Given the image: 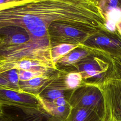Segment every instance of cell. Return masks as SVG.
<instances>
[{
  "instance_id": "cell-1",
  "label": "cell",
  "mask_w": 121,
  "mask_h": 121,
  "mask_svg": "<svg viewBox=\"0 0 121 121\" xmlns=\"http://www.w3.org/2000/svg\"><path fill=\"white\" fill-rule=\"evenodd\" d=\"M65 20L64 7L59 0H6L0 4V76L11 69L18 70L19 63L24 60L13 38L26 33L56 41L50 29Z\"/></svg>"
},
{
  "instance_id": "cell-2",
  "label": "cell",
  "mask_w": 121,
  "mask_h": 121,
  "mask_svg": "<svg viewBox=\"0 0 121 121\" xmlns=\"http://www.w3.org/2000/svg\"><path fill=\"white\" fill-rule=\"evenodd\" d=\"M113 57L110 58V72L95 83L104 99L107 121H121V58Z\"/></svg>"
},
{
  "instance_id": "cell-3",
  "label": "cell",
  "mask_w": 121,
  "mask_h": 121,
  "mask_svg": "<svg viewBox=\"0 0 121 121\" xmlns=\"http://www.w3.org/2000/svg\"><path fill=\"white\" fill-rule=\"evenodd\" d=\"M84 89L73 94L69 99L72 108L89 109L107 121V112L103 95L94 82L85 83Z\"/></svg>"
},
{
  "instance_id": "cell-4",
  "label": "cell",
  "mask_w": 121,
  "mask_h": 121,
  "mask_svg": "<svg viewBox=\"0 0 121 121\" xmlns=\"http://www.w3.org/2000/svg\"><path fill=\"white\" fill-rule=\"evenodd\" d=\"M37 95L21 93L11 89L0 87V107H12L31 111H43Z\"/></svg>"
},
{
  "instance_id": "cell-5",
  "label": "cell",
  "mask_w": 121,
  "mask_h": 121,
  "mask_svg": "<svg viewBox=\"0 0 121 121\" xmlns=\"http://www.w3.org/2000/svg\"><path fill=\"white\" fill-rule=\"evenodd\" d=\"M1 121H61L43 111H31L12 107H2Z\"/></svg>"
},
{
  "instance_id": "cell-6",
  "label": "cell",
  "mask_w": 121,
  "mask_h": 121,
  "mask_svg": "<svg viewBox=\"0 0 121 121\" xmlns=\"http://www.w3.org/2000/svg\"><path fill=\"white\" fill-rule=\"evenodd\" d=\"M109 64L100 58L95 57L92 59L89 57L80 64L79 72L83 78L95 77L102 78L104 73L108 69Z\"/></svg>"
},
{
  "instance_id": "cell-7",
  "label": "cell",
  "mask_w": 121,
  "mask_h": 121,
  "mask_svg": "<svg viewBox=\"0 0 121 121\" xmlns=\"http://www.w3.org/2000/svg\"><path fill=\"white\" fill-rule=\"evenodd\" d=\"M64 121H104L94 111L84 108H72Z\"/></svg>"
},
{
  "instance_id": "cell-8",
  "label": "cell",
  "mask_w": 121,
  "mask_h": 121,
  "mask_svg": "<svg viewBox=\"0 0 121 121\" xmlns=\"http://www.w3.org/2000/svg\"><path fill=\"white\" fill-rule=\"evenodd\" d=\"M89 47V49L81 50L76 51L62 57L60 62L65 65H69L75 63L82 59L86 58L88 55L91 54V52H94V48Z\"/></svg>"
},
{
  "instance_id": "cell-9",
  "label": "cell",
  "mask_w": 121,
  "mask_h": 121,
  "mask_svg": "<svg viewBox=\"0 0 121 121\" xmlns=\"http://www.w3.org/2000/svg\"><path fill=\"white\" fill-rule=\"evenodd\" d=\"M83 46L68 43H60L55 46L52 51V57L54 63L56 65L57 62L60 59L63 57L64 55L68 54L74 49Z\"/></svg>"
},
{
  "instance_id": "cell-10",
  "label": "cell",
  "mask_w": 121,
  "mask_h": 121,
  "mask_svg": "<svg viewBox=\"0 0 121 121\" xmlns=\"http://www.w3.org/2000/svg\"><path fill=\"white\" fill-rule=\"evenodd\" d=\"M97 35H95V37H92L94 39L91 40L92 42L95 45L98 46L121 49V42L119 40L112 39L104 35H101L100 34L98 35V36Z\"/></svg>"
},
{
  "instance_id": "cell-11",
  "label": "cell",
  "mask_w": 121,
  "mask_h": 121,
  "mask_svg": "<svg viewBox=\"0 0 121 121\" xmlns=\"http://www.w3.org/2000/svg\"><path fill=\"white\" fill-rule=\"evenodd\" d=\"M82 76L80 72H71L66 76L65 83L70 89H74L78 87L81 83Z\"/></svg>"
},
{
  "instance_id": "cell-12",
  "label": "cell",
  "mask_w": 121,
  "mask_h": 121,
  "mask_svg": "<svg viewBox=\"0 0 121 121\" xmlns=\"http://www.w3.org/2000/svg\"><path fill=\"white\" fill-rule=\"evenodd\" d=\"M43 75V73L42 72L19 70L18 72V78L20 81H26L34 78L42 76Z\"/></svg>"
},
{
  "instance_id": "cell-13",
  "label": "cell",
  "mask_w": 121,
  "mask_h": 121,
  "mask_svg": "<svg viewBox=\"0 0 121 121\" xmlns=\"http://www.w3.org/2000/svg\"><path fill=\"white\" fill-rule=\"evenodd\" d=\"M106 20H110L115 23L121 21V8L116 7L108 10L105 13Z\"/></svg>"
},
{
  "instance_id": "cell-14",
  "label": "cell",
  "mask_w": 121,
  "mask_h": 121,
  "mask_svg": "<svg viewBox=\"0 0 121 121\" xmlns=\"http://www.w3.org/2000/svg\"><path fill=\"white\" fill-rule=\"evenodd\" d=\"M39 96L45 100L51 101L55 100L59 97H63L64 96V95L62 90L57 89H54L48 91L46 94L45 97H42L40 95Z\"/></svg>"
},
{
  "instance_id": "cell-15",
  "label": "cell",
  "mask_w": 121,
  "mask_h": 121,
  "mask_svg": "<svg viewBox=\"0 0 121 121\" xmlns=\"http://www.w3.org/2000/svg\"><path fill=\"white\" fill-rule=\"evenodd\" d=\"M8 78L9 82L15 86H18L19 78L18 73L16 69H11L8 72Z\"/></svg>"
},
{
  "instance_id": "cell-16",
  "label": "cell",
  "mask_w": 121,
  "mask_h": 121,
  "mask_svg": "<svg viewBox=\"0 0 121 121\" xmlns=\"http://www.w3.org/2000/svg\"><path fill=\"white\" fill-rule=\"evenodd\" d=\"M43 79V76H39L34 78L28 81H25V83H27V85L30 86H31L32 87H35L40 86Z\"/></svg>"
},
{
  "instance_id": "cell-17",
  "label": "cell",
  "mask_w": 121,
  "mask_h": 121,
  "mask_svg": "<svg viewBox=\"0 0 121 121\" xmlns=\"http://www.w3.org/2000/svg\"><path fill=\"white\" fill-rule=\"evenodd\" d=\"M116 24L115 22L110 20H106L105 28L109 32H114L116 29Z\"/></svg>"
},
{
  "instance_id": "cell-18",
  "label": "cell",
  "mask_w": 121,
  "mask_h": 121,
  "mask_svg": "<svg viewBox=\"0 0 121 121\" xmlns=\"http://www.w3.org/2000/svg\"><path fill=\"white\" fill-rule=\"evenodd\" d=\"M108 2V6H107V9L110 10L114 8H115L117 7V6L118 5V3L119 2L118 0H109L107 1Z\"/></svg>"
},
{
  "instance_id": "cell-19",
  "label": "cell",
  "mask_w": 121,
  "mask_h": 121,
  "mask_svg": "<svg viewBox=\"0 0 121 121\" xmlns=\"http://www.w3.org/2000/svg\"><path fill=\"white\" fill-rule=\"evenodd\" d=\"M0 85L2 87H8V86L9 85V83L6 79L3 78L2 76H0Z\"/></svg>"
},
{
  "instance_id": "cell-20",
  "label": "cell",
  "mask_w": 121,
  "mask_h": 121,
  "mask_svg": "<svg viewBox=\"0 0 121 121\" xmlns=\"http://www.w3.org/2000/svg\"><path fill=\"white\" fill-rule=\"evenodd\" d=\"M116 27L117 28L119 33L121 35V21H120L116 23Z\"/></svg>"
},
{
  "instance_id": "cell-21",
  "label": "cell",
  "mask_w": 121,
  "mask_h": 121,
  "mask_svg": "<svg viewBox=\"0 0 121 121\" xmlns=\"http://www.w3.org/2000/svg\"><path fill=\"white\" fill-rule=\"evenodd\" d=\"M5 1H6V0H0V4H2V3H4Z\"/></svg>"
},
{
  "instance_id": "cell-22",
  "label": "cell",
  "mask_w": 121,
  "mask_h": 121,
  "mask_svg": "<svg viewBox=\"0 0 121 121\" xmlns=\"http://www.w3.org/2000/svg\"><path fill=\"white\" fill-rule=\"evenodd\" d=\"M0 121H1V119H0Z\"/></svg>"
}]
</instances>
